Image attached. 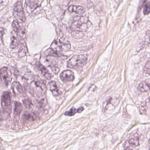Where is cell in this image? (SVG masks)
<instances>
[{
  "label": "cell",
  "mask_w": 150,
  "mask_h": 150,
  "mask_svg": "<svg viewBox=\"0 0 150 150\" xmlns=\"http://www.w3.org/2000/svg\"><path fill=\"white\" fill-rule=\"evenodd\" d=\"M18 34L15 31H13L11 34V44L10 47L12 49H15L19 45V41H18Z\"/></svg>",
  "instance_id": "14"
},
{
  "label": "cell",
  "mask_w": 150,
  "mask_h": 150,
  "mask_svg": "<svg viewBox=\"0 0 150 150\" xmlns=\"http://www.w3.org/2000/svg\"><path fill=\"white\" fill-rule=\"evenodd\" d=\"M84 110V108L83 107H81L79 108L76 109L74 108H72L70 109L69 111H67L65 113V115L66 116H71L74 115L76 113H80L82 112Z\"/></svg>",
  "instance_id": "18"
},
{
  "label": "cell",
  "mask_w": 150,
  "mask_h": 150,
  "mask_svg": "<svg viewBox=\"0 0 150 150\" xmlns=\"http://www.w3.org/2000/svg\"><path fill=\"white\" fill-rule=\"evenodd\" d=\"M11 96L10 92L7 91L3 93L1 97V106L3 110L8 114L11 111Z\"/></svg>",
  "instance_id": "5"
},
{
  "label": "cell",
  "mask_w": 150,
  "mask_h": 150,
  "mask_svg": "<svg viewBox=\"0 0 150 150\" xmlns=\"http://www.w3.org/2000/svg\"><path fill=\"white\" fill-rule=\"evenodd\" d=\"M88 18L86 16H76L74 19L72 28L74 30L79 32L86 31L88 28Z\"/></svg>",
  "instance_id": "1"
},
{
  "label": "cell",
  "mask_w": 150,
  "mask_h": 150,
  "mask_svg": "<svg viewBox=\"0 0 150 150\" xmlns=\"http://www.w3.org/2000/svg\"><path fill=\"white\" fill-rule=\"evenodd\" d=\"M49 86L50 87V90L52 93V94L54 96H58L59 95V91L58 89L57 84L54 81H51L49 82Z\"/></svg>",
  "instance_id": "15"
},
{
  "label": "cell",
  "mask_w": 150,
  "mask_h": 150,
  "mask_svg": "<svg viewBox=\"0 0 150 150\" xmlns=\"http://www.w3.org/2000/svg\"><path fill=\"white\" fill-rule=\"evenodd\" d=\"M87 62V59L84 55H76L68 60L67 66L70 68L82 67L86 64Z\"/></svg>",
  "instance_id": "3"
},
{
  "label": "cell",
  "mask_w": 150,
  "mask_h": 150,
  "mask_svg": "<svg viewBox=\"0 0 150 150\" xmlns=\"http://www.w3.org/2000/svg\"><path fill=\"white\" fill-rule=\"evenodd\" d=\"M150 5L149 3H146L145 4L144 6V14L148 15L149 14L150 11Z\"/></svg>",
  "instance_id": "25"
},
{
  "label": "cell",
  "mask_w": 150,
  "mask_h": 150,
  "mask_svg": "<svg viewBox=\"0 0 150 150\" xmlns=\"http://www.w3.org/2000/svg\"><path fill=\"white\" fill-rule=\"evenodd\" d=\"M22 105L21 103L16 102L15 103L14 114L16 116H19L22 110Z\"/></svg>",
  "instance_id": "19"
},
{
  "label": "cell",
  "mask_w": 150,
  "mask_h": 150,
  "mask_svg": "<svg viewBox=\"0 0 150 150\" xmlns=\"http://www.w3.org/2000/svg\"><path fill=\"white\" fill-rule=\"evenodd\" d=\"M12 27L13 28V31H15L18 34V31L21 28V26H20V23L16 20H15L13 22Z\"/></svg>",
  "instance_id": "21"
},
{
  "label": "cell",
  "mask_w": 150,
  "mask_h": 150,
  "mask_svg": "<svg viewBox=\"0 0 150 150\" xmlns=\"http://www.w3.org/2000/svg\"><path fill=\"white\" fill-rule=\"evenodd\" d=\"M13 15L16 20L18 22H24L26 21V16L23 8L22 1H18L15 5Z\"/></svg>",
  "instance_id": "4"
},
{
  "label": "cell",
  "mask_w": 150,
  "mask_h": 150,
  "mask_svg": "<svg viewBox=\"0 0 150 150\" xmlns=\"http://www.w3.org/2000/svg\"><path fill=\"white\" fill-rule=\"evenodd\" d=\"M41 1H26V3L28 8H29L30 11H35L38 8L41 6Z\"/></svg>",
  "instance_id": "10"
},
{
  "label": "cell",
  "mask_w": 150,
  "mask_h": 150,
  "mask_svg": "<svg viewBox=\"0 0 150 150\" xmlns=\"http://www.w3.org/2000/svg\"><path fill=\"white\" fill-rule=\"evenodd\" d=\"M150 88V81L149 80L143 81L140 83L138 86V89L140 92L144 93L147 92L149 91Z\"/></svg>",
  "instance_id": "13"
},
{
  "label": "cell",
  "mask_w": 150,
  "mask_h": 150,
  "mask_svg": "<svg viewBox=\"0 0 150 150\" xmlns=\"http://www.w3.org/2000/svg\"><path fill=\"white\" fill-rule=\"evenodd\" d=\"M125 150H133L132 149H131V148H128L127 149H125Z\"/></svg>",
  "instance_id": "27"
},
{
  "label": "cell",
  "mask_w": 150,
  "mask_h": 150,
  "mask_svg": "<svg viewBox=\"0 0 150 150\" xmlns=\"http://www.w3.org/2000/svg\"><path fill=\"white\" fill-rule=\"evenodd\" d=\"M129 144L130 145L133 146H137L139 145V139L138 137H134L131 139L129 141Z\"/></svg>",
  "instance_id": "20"
},
{
  "label": "cell",
  "mask_w": 150,
  "mask_h": 150,
  "mask_svg": "<svg viewBox=\"0 0 150 150\" xmlns=\"http://www.w3.org/2000/svg\"><path fill=\"white\" fill-rule=\"evenodd\" d=\"M60 78L61 80L64 82H69L74 80V75L72 71L66 70L60 74Z\"/></svg>",
  "instance_id": "8"
},
{
  "label": "cell",
  "mask_w": 150,
  "mask_h": 150,
  "mask_svg": "<svg viewBox=\"0 0 150 150\" xmlns=\"http://www.w3.org/2000/svg\"><path fill=\"white\" fill-rule=\"evenodd\" d=\"M71 48L70 42L65 38H61L59 41H54L52 44L51 49L55 51H59L63 52H67L70 50Z\"/></svg>",
  "instance_id": "2"
},
{
  "label": "cell",
  "mask_w": 150,
  "mask_h": 150,
  "mask_svg": "<svg viewBox=\"0 0 150 150\" xmlns=\"http://www.w3.org/2000/svg\"><path fill=\"white\" fill-rule=\"evenodd\" d=\"M31 83L35 86L36 88H39L42 92L45 93L46 90V83L38 76H35V79Z\"/></svg>",
  "instance_id": "7"
},
{
  "label": "cell",
  "mask_w": 150,
  "mask_h": 150,
  "mask_svg": "<svg viewBox=\"0 0 150 150\" xmlns=\"http://www.w3.org/2000/svg\"><path fill=\"white\" fill-rule=\"evenodd\" d=\"M0 79L6 86L11 83L12 80V72L8 67H3L0 69Z\"/></svg>",
  "instance_id": "6"
},
{
  "label": "cell",
  "mask_w": 150,
  "mask_h": 150,
  "mask_svg": "<svg viewBox=\"0 0 150 150\" xmlns=\"http://www.w3.org/2000/svg\"><path fill=\"white\" fill-rule=\"evenodd\" d=\"M5 34V29L4 28H0V45L3 43V36Z\"/></svg>",
  "instance_id": "26"
},
{
  "label": "cell",
  "mask_w": 150,
  "mask_h": 150,
  "mask_svg": "<svg viewBox=\"0 0 150 150\" xmlns=\"http://www.w3.org/2000/svg\"><path fill=\"white\" fill-rule=\"evenodd\" d=\"M68 10L70 12H74L81 15L85 12V9L83 7L77 5H71L68 8Z\"/></svg>",
  "instance_id": "12"
},
{
  "label": "cell",
  "mask_w": 150,
  "mask_h": 150,
  "mask_svg": "<svg viewBox=\"0 0 150 150\" xmlns=\"http://www.w3.org/2000/svg\"><path fill=\"white\" fill-rule=\"evenodd\" d=\"M18 35H19L21 38L23 40L26 38V31H25V28L23 27H22V28L21 27L20 30L18 31Z\"/></svg>",
  "instance_id": "22"
},
{
  "label": "cell",
  "mask_w": 150,
  "mask_h": 150,
  "mask_svg": "<svg viewBox=\"0 0 150 150\" xmlns=\"http://www.w3.org/2000/svg\"><path fill=\"white\" fill-rule=\"evenodd\" d=\"M37 67L38 70H39L42 75H44L45 77L47 79L50 80L52 79L53 76L49 72V71L46 69L45 67L44 66L39 62H37L36 63Z\"/></svg>",
  "instance_id": "9"
},
{
  "label": "cell",
  "mask_w": 150,
  "mask_h": 150,
  "mask_svg": "<svg viewBox=\"0 0 150 150\" xmlns=\"http://www.w3.org/2000/svg\"><path fill=\"white\" fill-rule=\"evenodd\" d=\"M12 88L13 92L15 93L18 94L20 95H23L24 92L23 88L19 82L14 81L12 84Z\"/></svg>",
  "instance_id": "11"
},
{
  "label": "cell",
  "mask_w": 150,
  "mask_h": 150,
  "mask_svg": "<svg viewBox=\"0 0 150 150\" xmlns=\"http://www.w3.org/2000/svg\"><path fill=\"white\" fill-rule=\"evenodd\" d=\"M28 52L26 43L25 42H21V47L19 50V55L20 57H23L26 56Z\"/></svg>",
  "instance_id": "17"
},
{
  "label": "cell",
  "mask_w": 150,
  "mask_h": 150,
  "mask_svg": "<svg viewBox=\"0 0 150 150\" xmlns=\"http://www.w3.org/2000/svg\"><path fill=\"white\" fill-rule=\"evenodd\" d=\"M36 115L35 114L30 112H26L23 115V119L24 121L29 122L34 121L35 119Z\"/></svg>",
  "instance_id": "16"
},
{
  "label": "cell",
  "mask_w": 150,
  "mask_h": 150,
  "mask_svg": "<svg viewBox=\"0 0 150 150\" xmlns=\"http://www.w3.org/2000/svg\"><path fill=\"white\" fill-rule=\"evenodd\" d=\"M23 104L24 106L26 107L27 108L30 109L33 105L32 101L30 99H25L23 100Z\"/></svg>",
  "instance_id": "23"
},
{
  "label": "cell",
  "mask_w": 150,
  "mask_h": 150,
  "mask_svg": "<svg viewBox=\"0 0 150 150\" xmlns=\"http://www.w3.org/2000/svg\"><path fill=\"white\" fill-rule=\"evenodd\" d=\"M144 71L146 73V74H148V75L150 74V60H148L146 62V64L144 68Z\"/></svg>",
  "instance_id": "24"
}]
</instances>
